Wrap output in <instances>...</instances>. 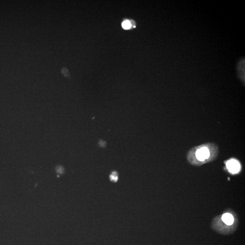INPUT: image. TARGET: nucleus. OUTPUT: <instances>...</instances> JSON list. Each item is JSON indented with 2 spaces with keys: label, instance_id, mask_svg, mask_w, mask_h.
<instances>
[{
  "label": "nucleus",
  "instance_id": "nucleus-3",
  "mask_svg": "<svg viewBox=\"0 0 245 245\" xmlns=\"http://www.w3.org/2000/svg\"><path fill=\"white\" fill-rule=\"evenodd\" d=\"M222 220L224 223L227 226H231L234 223V219L233 215L230 213H226L222 216Z\"/></svg>",
  "mask_w": 245,
  "mask_h": 245
},
{
  "label": "nucleus",
  "instance_id": "nucleus-4",
  "mask_svg": "<svg viewBox=\"0 0 245 245\" xmlns=\"http://www.w3.org/2000/svg\"><path fill=\"white\" fill-rule=\"evenodd\" d=\"M110 179L112 182H116L118 179V175L116 172H113L110 176Z\"/></svg>",
  "mask_w": 245,
  "mask_h": 245
},
{
  "label": "nucleus",
  "instance_id": "nucleus-6",
  "mask_svg": "<svg viewBox=\"0 0 245 245\" xmlns=\"http://www.w3.org/2000/svg\"><path fill=\"white\" fill-rule=\"evenodd\" d=\"M106 142L105 141H103L102 140H100L99 142V145H100L101 147H105V146H106Z\"/></svg>",
  "mask_w": 245,
  "mask_h": 245
},
{
  "label": "nucleus",
  "instance_id": "nucleus-1",
  "mask_svg": "<svg viewBox=\"0 0 245 245\" xmlns=\"http://www.w3.org/2000/svg\"><path fill=\"white\" fill-rule=\"evenodd\" d=\"M211 153L207 147H202L197 149L195 153V156L198 162H206V160L210 157Z\"/></svg>",
  "mask_w": 245,
  "mask_h": 245
},
{
  "label": "nucleus",
  "instance_id": "nucleus-2",
  "mask_svg": "<svg viewBox=\"0 0 245 245\" xmlns=\"http://www.w3.org/2000/svg\"><path fill=\"white\" fill-rule=\"evenodd\" d=\"M226 165L229 171L232 173H236L240 170L241 166L240 163L235 159H231L227 161Z\"/></svg>",
  "mask_w": 245,
  "mask_h": 245
},
{
  "label": "nucleus",
  "instance_id": "nucleus-5",
  "mask_svg": "<svg viewBox=\"0 0 245 245\" xmlns=\"http://www.w3.org/2000/svg\"><path fill=\"white\" fill-rule=\"evenodd\" d=\"M122 28L125 30L130 29L131 27V23L129 21H125L122 23Z\"/></svg>",
  "mask_w": 245,
  "mask_h": 245
}]
</instances>
